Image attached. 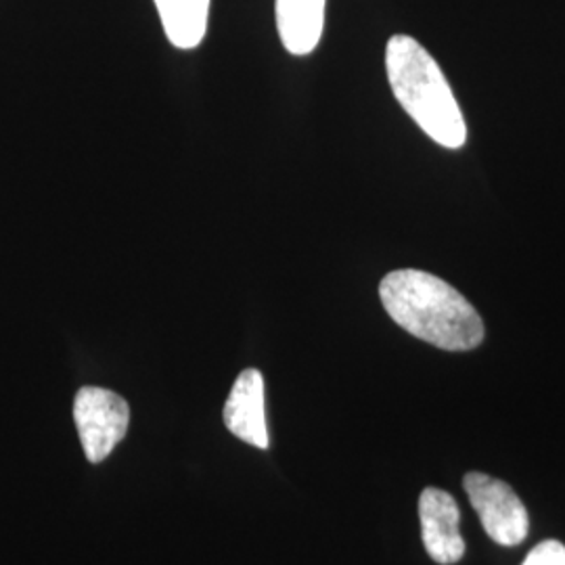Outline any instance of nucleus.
Segmentation results:
<instances>
[{
  "mask_svg": "<svg viewBox=\"0 0 565 565\" xmlns=\"http://www.w3.org/2000/svg\"><path fill=\"white\" fill-rule=\"evenodd\" d=\"M380 298L392 321L411 335L448 352H467L484 342L482 317L445 279L415 268L385 275Z\"/></svg>",
  "mask_w": 565,
  "mask_h": 565,
  "instance_id": "f257e3e1",
  "label": "nucleus"
},
{
  "mask_svg": "<svg viewBox=\"0 0 565 565\" xmlns=\"http://www.w3.org/2000/svg\"><path fill=\"white\" fill-rule=\"evenodd\" d=\"M385 70L394 97L431 141L461 149L467 124L438 61L422 42L396 34L385 46Z\"/></svg>",
  "mask_w": 565,
  "mask_h": 565,
  "instance_id": "f03ea898",
  "label": "nucleus"
},
{
  "mask_svg": "<svg viewBox=\"0 0 565 565\" xmlns=\"http://www.w3.org/2000/svg\"><path fill=\"white\" fill-rule=\"evenodd\" d=\"M74 422L86 459L90 463H102L126 436L130 406L120 394L88 385L76 394Z\"/></svg>",
  "mask_w": 565,
  "mask_h": 565,
  "instance_id": "7ed1b4c3",
  "label": "nucleus"
},
{
  "mask_svg": "<svg viewBox=\"0 0 565 565\" xmlns=\"http://www.w3.org/2000/svg\"><path fill=\"white\" fill-rule=\"evenodd\" d=\"M465 492L480 515L486 534L501 546L522 545L527 536V511L511 486L486 473H467Z\"/></svg>",
  "mask_w": 565,
  "mask_h": 565,
  "instance_id": "20e7f679",
  "label": "nucleus"
},
{
  "mask_svg": "<svg viewBox=\"0 0 565 565\" xmlns=\"http://www.w3.org/2000/svg\"><path fill=\"white\" fill-rule=\"evenodd\" d=\"M459 507L440 488H425L419 497V522L429 557L440 565L461 562L465 541L459 530Z\"/></svg>",
  "mask_w": 565,
  "mask_h": 565,
  "instance_id": "39448f33",
  "label": "nucleus"
},
{
  "mask_svg": "<svg viewBox=\"0 0 565 565\" xmlns=\"http://www.w3.org/2000/svg\"><path fill=\"white\" fill-rule=\"evenodd\" d=\"M224 425L243 443L268 448L264 377L258 369H245L224 404Z\"/></svg>",
  "mask_w": 565,
  "mask_h": 565,
  "instance_id": "423d86ee",
  "label": "nucleus"
},
{
  "mask_svg": "<svg viewBox=\"0 0 565 565\" xmlns=\"http://www.w3.org/2000/svg\"><path fill=\"white\" fill-rule=\"evenodd\" d=\"M277 30L291 55H310L323 36L324 0H275Z\"/></svg>",
  "mask_w": 565,
  "mask_h": 565,
  "instance_id": "0eeeda50",
  "label": "nucleus"
},
{
  "mask_svg": "<svg viewBox=\"0 0 565 565\" xmlns=\"http://www.w3.org/2000/svg\"><path fill=\"white\" fill-rule=\"evenodd\" d=\"M163 32L177 49H195L207 32L210 0H156Z\"/></svg>",
  "mask_w": 565,
  "mask_h": 565,
  "instance_id": "6e6552de",
  "label": "nucleus"
},
{
  "mask_svg": "<svg viewBox=\"0 0 565 565\" xmlns=\"http://www.w3.org/2000/svg\"><path fill=\"white\" fill-rule=\"evenodd\" d=\"M522 565H565V546L557 541H545L530 551Z\"/></svg>",
  "mask_w": 565,
  "mask_h": 565,
  "instance_id": "1a4fd4ad",
  "label": "nucleus"
}]
</instances>
